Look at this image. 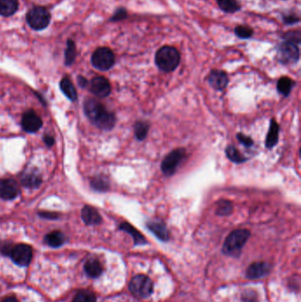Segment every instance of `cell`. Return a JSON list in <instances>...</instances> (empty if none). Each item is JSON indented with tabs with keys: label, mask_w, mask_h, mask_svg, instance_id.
<instances>
[{
	"label": "cell",
	"mask_w": 301,
	"mask_h": 302,
	"mask_svg": "<svg viewBox=\"0 0 301 302\" xmlns=\"http://www.w3.org/2000/svg\"><path fill=\"white\" fill-rule=\"evenodd\" d=\"M120 230L132 236L133 243H134L135 246H143V245H146L148 243L144 236L139 231H137L136 228H134L132 225H130L126 222H124V223L121 224L120 226Z\"/></svg>",
	"instance_id": "19"
},
{
	"label": "cell",
	"mask_w": 301,
	"mask_h": 302,
	"mask_svg": "<svg viewBox=\"0 0 301 302\" xmlns=\"http://www.w3.org/2000/svg\"><path fill=\"white\" fill-rule=\"evenodd\" d=\"M293 85L294 82L289 77H282L281 79H279V81H277V91L284 97H288L293 89Z\"/></svg>",
	"instance_id": "25"
},
{
	"label": "cell",
	"mask_w": 301,
	"mask_h": 302,
	"mask_svg": "<svg viewBox=\"0 0 301 302\" xmlns=\"http://www.w3.org/2000/svg\"><path fill=\"white\" fill-rule=\"evenodd\" d=\"M84 270L90 278H97L103 273L104 267L99 260L96 258H91L85 262Z\"/></svg>",
	"instance_id": "20"
},
{
	"label": "cell",
	"mask_w": 301,
	"mask_h": 302,
	"mask_svg": "<svg viewBox=\"0 0 301 302\" xmlns=\"http://www.w3.org/2000/svg\"><path fill=\"white\" fill-rule=\"evenodd\" d=\"M78 83L80 85L81 88H85L88 85V81L85 79L84 77H78Z\"/></svg>",
	"instance_id": "42"
},
{
	"label": "cell",
	"mask_w": 301,
	"mask_h": 302,
	"mask_svg": "<svg viewBox=\"0 0 301 302\" xmlns=\"http://www.w3.org/2000/svg\"><path fill=\"white\" fill-rule=\"evenodd\" d=\"M61 91L64 93V96L68 98L69 100L75 101L77 99V91L74 86L67 77H64L60 82Z\"/></svg>",
	"instance_id": "24"
},
{
	"label": "cell",
	"mask_w": 301,
	"mask_h": 302,
	"mask_svg": "<svg viewBox=\"0 0 301 302\" xmlns=\"http://www.w3.org/2000/svg\"><path fill=\"white\" fill-rule=\"evenodd\" d=\"M76 57V47L73 43V41L68 40L67 42V46L65 49V53H64V62L66 65H70L73 63V61L75 60Z\"/></svg>",
	"instance_id": "31"
},
{
	"label": "cell",
	"mask_w": 301,
	"mask_h": 302,
	"mask_svg": "<svg viewBox=\"0 0 301 302\" xmlns=\"http://www.w3.org/2000/svg\"><path fill=\"white\" fill-rule=\"evenodd\" d=\"M72 302H97V297L89 290H80L72 300Z\"/></svg>",
	"instance_id": "30"
},
{
	"label": "cell",
	"mask_w": 301,
	"mask_h": 302,
	"mask_svg": "<svg viewBox=\"0 0 301 302\" xmlns=\"http://www.w3.org/2000/svg\"><path fill=\"white\" fill-rule=\"evenodd\" d=\"M105 107L99 101L94 98H88L84 102V112L90 121L94 123L105 111Z\"/></svg>",
	"instance_id": "13"
},
{
	"label": "cell",
	"mask_w": 301,
	"mask_h": 302,
	"mask_svg": "<svg viewBox=\"0 0 301 302\" xmlns=\"http://www.w3.org/2000/svg\"><path fill=\"white\" fill-rule=\"evenodd\" d=\"M233 205L229 200H221L217 204L216 214L217 216H229L233 213Z\"/></svg>",
	"instance_id": "28"
},
{
	"label": "cell",
	"mask_w": 301,
	"mask_h": 302,
	"mask_svg": "<svg viewBox=\"0 0 301 302\" xmlns=\"http://www.w3.org/2000/svg\"><path fill=\"white\" fill-rule=\"evenodd\" d=\"M124 18H126V11H125L124 9L121 8L119 9V10L115 12V14H114L113 18H112V20L116 21V20H123Z\"/></svg>",
	"instance_id": "39"
},
{
	"label": "cell",
	"mask_w": 301,
	"mask_h": 302,
	"mask_svg": "<svg viewBox=\"0 0 301 302\" xmlns=\"http://www.w3.org/2000/svg\"><path fill=\"white\" fill-rule=\"evenodd\" d=\"M10 256L17 265L28 266L32 260V247L27 244H18L12 247Z\"/></svg>",
	"instance_id": "8"
},
{
	"label": "cell",
	"mask_w": 301,
	"mask_h": 302,
	"mask_svg": "<svg viewBox=\"0 0 301 302\" xmlns=\"http://www.w3.org/2000/svg\"><path fill=\"white\" fill-rule=\"evenodd\" d=\"M226 156L231 161L235 164H242L247 160L246 157H244L242 154L234 146L230 145L225 149Z\"/></svg>",
	"instance_id": "26"
},
{
	"label": "cell",
	"mask_w": 301,
	"mask_h": 302,
	"mask_svg": "<svg viewBox=\"0 0 301 302\" xmlns=\"http://www.w3.org/2000/svg\"><path fill=\"white\" fill-rule=\"evenodd\" d=\"M90 91L97 97L104 98L108 97L112 91L111 84L108 80L103 76L95 77L89 84Z\"/></svg>",
	"instance_id": "9"
},
{
	"label": "cell",
	"mask_w": 301,
	"mask_h": 302,
	"mask_svg": "<svg viewBox=\"0 0 301 302\" xmlns=\"http://www.w3.org/2000/svg\"><path fill=\"white\" fill-rule=\"evenodd\" d=\"M146 226L158 240L164 242H169L170 234L165 223L162 221H149Z\"/></svg>",
	"instance_id": "15"
},
{
	"label": "cell",
	"mask_w": 301,
	"mask_h": 302,
	"mask_svg": "<svg viewBox=\"0 0 301 302\" xmlns=\"http://www.w3.org/2000/svg\"><path fill=\"white\" fill-rule=\"evenodd\" d=\"M92 64L101 71H107L115 64V55L111 49L101 47L96 50L91 58Z\"/></svg>",
	"instance_id": "4"
},
{
	"label": "cell",
	"mask_w": 301,
	"mask_h": 302,
	"mask_svg": "<svg viewBox=\"0 0 301 302\" xmlns=\"http://www.w3.org/2000/svg\"><path fill=\"white\" fill-rule=\"evenodd\" d=\"M38 215L40 216L41 218L49 219V220H55V219H58V218H59V214L53 213V212L42 211V212H39Z\"/></svg>",
	"instance_id": "38"
},
{
	"label": "cell",
	"mask_w": 301,
	"mask_h": 302,
	"mask_svg": "<svg viewBox=\"0 0 301 302\" xmlns=\"http://www.w3.org/2000/svg\"><path fill=\"white\" fill-rule=\"evenodd\" d=\"M251 236L249 230L238 229L232 232L225 239L223 245V254L232 257H239L241 251Z\"/></svg>",
	"instance_id": "1"
},
{
	"label": "cell",
	"mask_w": 301,
	"mask_h": 302,
	"mask_svg": "<svg viewBox=\"0 0 301 302\" xmlns=\"http://www.w3.org/2000/svg\"><path fill=\"white\" fill-rule=\"evenodd\" d=\"M217 4L225 12L233 13L240 9V5L236 0H217Z\"/></svg>",
	"instance_id": "32"
},
{
	"label": "cell",
	"mask_w": 301,
	"mask_h": 302,
	"mask_svg": "<svg viewBox=\"0 0 301 302\" xmlns=\"http://www.w3.org/2000/svg\"><path fill=\"white\" fill-rule=\"evenodd\" d=\"M242 302H258V295L256 292L253 290H247L244 292L241 297Z\"/></svg>",
	"instance_id": "34"
},
{
	"label": "cell",
	"mask_w": 301,
	"mask_h": 302,
	"mask_svg": "<svg viewBox=\"0 0 301 302\" xmlns=\"http://www.w3.org/2000/svg\"><path fill=\"white\" fill-rule=\"evenodd\" d=\"M278 135H279V125L275 119L270 121L269 130L266 138L265 146L268 149H272L277 145L278 142Z\"/></svg>",
	"instance_id": "21"
},
{
	"label": "cell",
	"mask_w": 301,
	"mask_h": 302,
	"mask_svg": "<svg viewBox=\"0 0 301 302\" xmlns=\"http://www.w3.org/2000/svg\"><path fill=\"white\" fill-rule=\"evenodd\" d=\"M235 34L240 38L246 39V38L252 37L253 30L248 27H245V26H239L235 28Z\"/></svg>",
	"instance_id": "33"
},
{
	"label": "cell",
	"mask_w": 301,
	"mask_h": 302,
	"mask_svg": "<svg viewBox=\"0 0 301 302\" xmlns=\"http://www.w3.org/2000/svg\"><path fill=\"white\" fill-rule=\"evenodd\" d=\"M44 141H45V144L48 146V147H52L54 144V142H55L54 138L53 136H51V135H48V134H45V136H44Z\"/></svg>",
	"instance_id": "40"
},
{
	"label": "cell",
	"mask_w": 301,
	"mask_h": 302,
	"mask_svg": "<svg viewBox=\"0 0 301 302\" xmlns=\"http://www.w3.org/2000/svg\"><path fill=\"white\" fill-rule=\"evenodd\" d=\"M0 302H19V301L14 297H7V298L4 299L3 301H1Z\"/></svg>",
	"instance_id": "43"
},
{
	"label": "cell",
	"mask_w": 301,
	"mask_h": 302,
	"mask_svg": "<svg viewBox=\"0 0 301 302\" xmlns=\"http://www.w3.org/2000/svg\"><path fill=\"white\" fill-rule=\"evenodd\" d=\"M27 20L31 28L36 30H41L50 24L51 16L46 9L41 6H36L28 12Z\"/></svg>",
	"instance_id": "6"
},
{
	"label": "cell",
	"mask_w": 301,
	"mask_h": 302,
	"mask_svg": "<svg viewBox=\"0 0 301 302\" xmlns=\"http://www.w3.org/2000/svg\"><path fill=\"white\" fill-rule=\"evenodd\" d=\"M270 270H271V266L267 262H253L248 266L247 270L245 271V277L251 280L260 279L268 276L270 273Z\"/></svg>",
	"instance_id": "10"
},
{
	"label": "cell",
	"mask_w": 301,
	"mask_h": 302,
	"mask_svg": "<svg viewBox=\"0 0 301 302\" xmlns=\"http://www.w3.org/2000/svg\"><path fill=\"white\" fill-rule=\"evenodd\" d=\"M284 20H285V23H287V24H293V23L299 21V18L293 16V15H291V16L285 17Z\"/></svg>",
	"instance_id": "41"
},
{
	"label": "cell",
	"mask_w": 301,
	"mask_h": 302,
	"mask_svg": "<svg viewBox=\"0 0 301 302\" xmlns=\"http://www.w3.org/2000/svg\"><path fill=\"white\" fill-rule=\"evenodd\" d=\"M237 139L241 143H242L245 147H247V148L252 147L253 145V140L249 137V136H246L245 134H243V133H238Z\"/></svg>",
	"instance_id": "35"
},
{
	"label": "cell",
	"mask_w": 301,
	"mask_h": 302,
	"mask_svg": "<svg viewBox=\"0 0 301 302\" xmlns=\"http://www.w3.org/2000/svg\"><path fill=\"white\" fill-rule=\"evenodd\" d=\"M18 0H0V15L11 16L18 10Z\"/></svg>",
	"instance_id": "22"
},
{
	"label": "cell",
	"mask_w": 301,
	"mask_h": 302,
	"mask_svg": "<svg viewBox=\"0 0 301 302\" xmlns=\"http://www.w3.org/2000/svg\"><path fill=\"white\" fill-rule=\"evenodd\" d=\"M21 125L26 132L36 133L42 127L43 121L35 112L28 111L22 116Z\"/></svg>",
	"instance_id": "11"
},
{
	"label": "cell",
	"mask_w": 301,
	"mask_h": 302,
	"mask_svg": "<svg viewBox=\"0 0 301 302\" xmlns=\"http://www.w3.org/2000/svg\"><path fill=\"white\" fill-rule=\"evenodd\" d=\"M185 157V149H174L171 153H169L165 159L162 162L161 170L163 174L166 176H172L176 173L178 167L180 166L181 162Z\"/></svg>",
	"instance_id": "5"
},
{
	"label": "cell",
	"mask_w": 301,
	"mask_h": 302,
	"mask_svg": "<svg viewBox=\"0 0 301 302\" xmlns=\"http://www.w3.org/2000/svg\"><path fill=\"white\" fill-rule=\"evenodd\" d=\"M65 242L64 234L60 231H54L45 236V242L48 246L52 247H60Z\"/></svg>",
	"instance_id": "23"
},
{
	"label": "cell",
	"mask_w": 301,
	"mask_h": 302,
	"mask_svg": "<svg viewBox=\"0 0 301 302\" xmlns=\"http://www.w3.org/2000/svg\"><path fill=\"white\" fill-rule=\"evenodd\" d=\"M81 218L87 226H97L102 222L100 214L91 206H85L82 209Z\"/></svg>",
	"instance_id": "18"
},
{
	"label": "cell",
	"mask_w": 301,
	"mask_h": 302,
	"mask_svg": "<svg viewBox=\"0 0 301 302\" xmlns=\"http://www.w3.org/2000/svg\"><path fill=\"white\" fill-rule=\"evenodd\" d=\"M91 186L92 188L97 190L98 192H106L110 188V183L106 178L104 176H97L91 180Z\"/></svg>",
	"instance_id": "27"
},
{
	"label": "cell",
	"mask_w": 301,
	"mask_h": 302,
	"mask_svg": "<svg viewBox=\"0 0 301 302\" xmlns=\"http://www.w3.org/2000/svg\"><path fill=\"white\" fill-rule=\"evenodd\" d=\"M12 246L11 243H8V242H5V243H3L1 246H0V253L3 254V255H6V256H10V254H11V252H12Z\"/></svg>",
	"instance_id": "36"
},
{
	"label": "cell",
	"mask_w": 301,
	"mask_h": 302,
	"mask_svg": "<svg viewBox=\"0 0 301 302\" xmlns=\"http://www.w3.org/2000/svg\"><path fill=\"white\" fill-rule=\"evenodd\" d=\"M149 124L145 121H138L135 124L134 127V133L136 136L137 140L143 141L147 137L149 133Z\"/></svg>",
	"instance_id": "29"
},
{
	"label": "cell",
	"mask_w": 301,
	"mask_h": 302,
	"mask_svg": "<svg viewBox=\"0 0 301 302\" xmlns=\"http://www.w3.org/2000/svg\"><path fill=\"white\" fill-rule=\"evenodd\" d=\"M181 62V54L177 49L172 46H164L156 54V64L158 68L165 72H173Z\"/></svg>",
	"instance_id": "2"
},
{
	"label": "cell",
	"mask_w": 301,
	"mask_h": 302,
	"mask_svg": "<svg viewBox=\"0 0 301 302\" xmlns=\"http://www.w3.org/2000/svg\"><path fill=\"white\" fill-rule=\"evenodd\" d=\"M285 39L287 42L299 44L301 41V35H300V32H297V34H295V32L288 33L285 36Z\"/></svg>",
	"instance_id": "37"
},
{
	"label": "cell",
	"mask_w": 301,
	"mask_h": 302,
	"mask_svg": "<svg viewBox=\"0 0 301 302\" xmlns=\"http://www.w3.org/2000/svg\"><path fill=\"white\" fill-rule=\"evenodd\" d=\"M277 58L282 64H294L300 60V50L297 44L285 41L279 45L277 50Z\"/></svg>",
	"instance_id": "7"
},
{
	"label": "cell",
	"mask_w": 301,
	"mask_h": 302,
	"mask_svg": "<svg viewBox=\"0 0 301 302\" xmlns=\"http://www.w3.org/2000/svg\"><path fill=\"white\" fill-rule=\"evenodd\" d=\"M129 291L135 298H149L154 291V283L146 275H137L129 283Z\"/></svg>",
	"instance_id": "3"
},
{
	"label": "cell",
	"mask_w": 301,
	"mask_h": 302,
	"mask_svg": "<svg viewBox=\"0 0 301 302\" xmlns=\"http://www.w3.org/2000/svg\"><path fill=\"white\" fill-rule=\"evenodd\" d=\"M93 124H95L101 130L110 131L114 127V125L116 124V116L114 113L105 110V112L101 114L99 118Z\"/></svg>",
	"instance_id": "16"
},
{
	"label": "cell",
	"mask_w": 301,
	"mask_h": 302,
	"mask_svg": "<svg viewBox=\"0 0 301 302\" xmlns=\"http://www.w3.org/2000/svg\"><path fill=\"white\" fill-rule=\"evenodd\" d=\"M21 184L28 188H36L42 183L40 174L36 170H28L24 172L20 177Z\"/></svg>",
	"instance_id": "17"
},
{
	"label": "cell",
	"mask_w": 301,
	"mask_h": 302,
	"mask_svg": "<svg viewBox=\"0 0 301 302\" xmlns=\"http://www.w3.org/2000/svg\"><path fill=\"white\" fill-rule=\"evenodd\" d=\"M209 84L212 87L213 89L216 90H224L227 87L229 79L226 73L221 70H212L209 73Z\"/></svg>",
	"instance_id": "14"
},
{
	"label": "cell",
	"mask_w": 301,
	"mask_h": 302,
	"mask_svg": "<svg viewBox=\"0 0 301 302\" xmlns=\"http://www.w3.org/2000/svg\"><path fill=\"white\" fill-rule=\"evenodd\" d=\"M19 186L16 181L11 179H5L0 181V198L4 200H13L19 194Z\"/></svg>",
	"instance_id": "12"
}]
</instances>
